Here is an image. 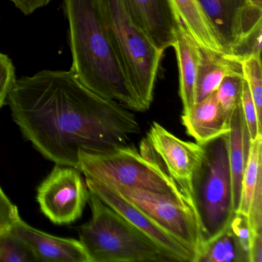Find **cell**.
<instances>
[{
    "mask_svg": "<svg viewBox=\"0 0 262 262\" xmlns=\"http://www.w3.org/2000/svg\"><path fill=\"white\" fill-rule=\"evenodd\" d=\"M113 50L142 107L150 108L164 52L138 27L124 0H96Z\"/></svg>",
    "mask_w": 262,
    "mask_h": 262,
    "instance_id": "cell-3",
    "label": "cell"
},
{
    "mask_svg": "<svg viewBox=\"0 0 262 262\" xmlns=\"http://www.w3.org/2000/svg\"><path fill=\"white\" fill-rule=\"evenodd\" d=\"M230 116L222 110L213 93L183 113L182 120L187 133L202 145L228 134Z\"/></svg>",
    "mask_w": 262,
    "mask_h": 262,
    "instance_id": "cell-13",
    "label": "cell"
},
{
    "mask_svg": "<svg viewBox=\"0 0 262 262\" xmlns=\"http://www.w3.org/2000/svg\"><path fill=\"white\" fill-rule=\"evenodd\" d=\"M91 219L79 228L90 262L170 261L142 231L90 191Z\"/></svg>",
    "mask_w": 262,
    "mask_h": 262,
    "instance_id": "cell-5",
    "label": "cell"
},
{
    "mask_svg": "<svg viewBox=\"0 0 262 262\" xmlns=\"http://www.w3.org/2000/svg\"><path fill=\"white\" fill-rule=\"evenodd\" d=\"M214 27L225 55L229 54L243 34L246 0H199Z\"/></svg>",
    "mask_w": 262,
    "mask_h": 262,
    "instance_id": "cell-14",
    "label": "cell"
},
{
    "mask_svg": "<svg viewBox=\"0 0 262 262\" xmlns=\"http://www.w3.org/2000/svg\"><path fill=\"white\" fill-rule=\"evenodd\" d=\"M16 80V69L13 61L7 55L0 52V110L7 103Z\"/></svg>",
    "mask_w": 262,
    "mask_h": 262,
    "instance_id": "cell-26",
    "label": "cell"
},
{
    "mask_svg": "<svg viewBox=\"0 0 262 262\" xmlns=\"http://www.w3.org/2000/svg\"><path fill=\"white\" fill-rule=\"evenodd\" d=\"M242 71L240 62L200 47V59L195 85V103L215 93L228 75Z\"/></svg>",
    "mask_w": 262,
    "mask_h": 262,
    "instance_id": "cell-18",
    "label": "cell"
},
{
    "mask_svg": "<svg viewBox=\"0 0 262 262\" xmlns=\"http://www.w3.org/2000/svg\"><path fill=\"white\" fill-rule=\"evenodd\" d=\"M247 216L252 233H262V177L256 185Z\"/></svg>",
    "mask_w": 262,
    "mask_h": 262,
    "instance_id": "cell-29",
    "label": "cell"
},
{
    "mask_svg": "<svg viewBox=\"0 0 262 262\" xmlns=\"http://www.w3.org/2000/svg\"><path fill=\"white\" fill-rule=\"evenodd\" d=\"M229 125L230 130L227 134L228 157L232 184L233 205L236 212L240 202L242 178L251 142L242 114L241 102L231 113Z\"/></svg>",
    "mask_w": 262,
    "mask_h": 262,
    "instance_id": "cell-16",
    "label": "cell"
},
{
    "mask_svg": "<svg viewBox=\"0 0 262 262\" xmlns=\"http://www.w3.org/2000/svg\"><path fill=\"white\" fill-rule=\"evenodd\" d=\"M37 261L28 245L11 231L0 233V262Z\"/></svg>",
    "mask_w": 262,
    "mask_h": 262,
    "instance_id": "cell-21",
    "label": "cell"
},
{
    "mask_svg": "<svg viewBox=\"0 0 262 262\" xmlns=\"http://www.w3.org/2000/svg\"><path fill=\"white\" fill-rule=\"evenodd\" d=\"M243 83L242 72H235L228 75L214 93L219 105L229 116L241 102Z\"/></svg>",
    "mask_w": 262,
    "mask_h": 262,
    "instance_id": "cell-22",
    "label": "cell"
},
{
    "mask_svg": "<svg viewBox=\"0 0 262 262\" xmlns=\"http://www.w3.org/2000/svg\"><path fill=\"white\" fill-rule=\"evenodd\" d=\"M20 219L17 207L6 195L0 187V233L10 231Z\"/></svg>",
    "mask_w": 262,
    "mask_h": 262,
    "instance_id": "cell-28",
    "label": "cell"
},
{
    "mask_svg": "<svg viewBox=\"0 0 262 262\" xmlns=\"http://www.w3.org/2000/svg\"><path fill=\"white\" fill-rule=\"evenodd\" d=\"M10 231L28 245L37 261L90 262L79 240L47 234L33 228L21 219Z\"/></svg>",
    "mask_w": 262,
    "mask_h": 262,
    "instance_id": "cell-12",
    "label": "cell"
},
{
    "mask_svg": "<svg viewBox=\"0 0 262 262\" xmlns=\"http://www.w3.org/2000/svg\"><path fill=\"white\" fill-rule=\"evenodd\" d=\"M146 139L170 176L191 197V179L203 154L202 145L179 139L156 122Z\"/></svg>",
    "mask_w": 262,
    "mask_h": 262,
    "instance_id": "cell-10",
    "label": "cell"
},
{
    "mask_svg": "<svg viewBox=\"0 0 262 262\" xmlns=\"http://www.w3.org/2000/svg\"><path fill=\"white\" fill-rule=\"evenodd\" d=\"M72 53L70 71L84 85L128 110L142 111L113 50L96 0H63Z\"/></svg>",
    "mask_w": 262,
    "mask_h": 262,
    "instance_id": "cell-2",
    "label": "cell"
},
{
    "mask_svg": "<svg viewBox=\"0 0 262 262\" xmlns=\"http://www.w3.org/2000/svg\"><path fill=\"white\" fill-rule=\"evenodd\" d=\"M246 7L253 10H262V0H246Z\"/></svg>",
    "mask_w": 262,
    "mask_h": 262,
    "instance_id": "cell-32",
    "label": "cell"
},
{
    "mask_svg": "<svg viewBox=\"0 0 262 262\" xmlns=\"http://www.w3.org/2000/svg\"><path fill=\"white\" fill-rule=\"evenodd\" d=\"M172 47L179 67V96L183 105V113H186L195 103L200 47L182 24Z\"/></svg>",
    "mask_w": 262,
    "mask_h": 262,
    "instance_id": "cell-15",
    "label": "cell"
},
{
    "mask_svg": "<svg viewBox=\"0 0 262 262\" xmlns=\"http://www.w3.org/2000/svg\"><path fill=\"white\" fill-rule=\"evenodd\" d=\"M228 228L237 239L244 251L248 254L250 242L252 236L248 216L242 213L235 212L230 222ZM249 258V257H248Z\"/></svg>",
    "mask_w": 262,
    "mask_h": 262,
    "instance_id": "cell-27",
    "label": "cell"
},
{
    "mask_svg": "<svg viewBox=\"0 0 262 262\" xmlns=\"http://www.w3.org/2000/svg\"><path fill=\"white\" fill-rule=\"evenodd\" d=\"M90 190L81 171L74 167L56 165L37 189L42 212L54 224L73 223L82 216Z\"/></svg>",
    "mask_w": 262,
    "mask_h": 262,
    "instance_id": "cell-8",
    "label": "cell"
},
{
    "mask_svg": "<svg viewBox=\"0 0 262 262\" xmlns=\"http://www.w3.org/2000/svg\"><path fill=\"white\" fill-rule=\"evenodd\" d=\"M7 103L24 137L56 165L78 168L81 153L108 152L141 133L128 108L96 94L70 70L16 79Z\"/></svg>",
    "mask_w": 262,
    "mask_h": 262,
    "instance_id": "cell-1",
    "label": "cell"
},
{
    "mask_svg": "<svg viewBox=\"0 0 262 262\" xmlns=\"http://www.w3.org/2000/svg\"><path fill=\"white\" fill-rule=\"evenodd\" d=\"M241 107L242 114L245 119V124L248 128L251 142L255 140L256 138L262 136V123L257 117L255 105L253 102L249 89L244 79L243 89L241 96Z\"/></svg>",
    "mask_w": 262,
    "mask_h": 262,
    "instance_id": "cell-25",
    "label": "cell"
},
{
    "mask_svg": "<svg viewBox=\"0 0 262 262\" xmlns=\"http://www.w3.org/2000/svg\"><path fill=\"white\" fill-rule=\"evenodd\" d=\"M248 257L249 262H262V233H252Z\"/></svg>",
    "mask_w": 262,
    "mask_h": 262,
    "instance_id": "cell-31",
    "label": "cell"
},
{
    "mask_svg": "<svg viewBox=\"0 0 262 262\" xmlns=\"http://www.w3.org/2000/svg\"><path fill=\"white\" fill-rule=\"evenodd\" d=\"M24 15L33 14L38 9L47 7L52 0H9Z\"/></svg>",
    "mask_w": 262,
    "mask_h": 262,
    "instance_id": "cell-30",
    "label": "cell"
},
{
    "mask_svg": "<svg viewBox=\"0 0 262 262\" xmlns=\"http://www.w3.org/2000/svg\"><path fill=\"white\" fill-rule=\"evenodd\" d=\"M202 148V159L191 179V194L203 248L228 228L235 211L227 135L204 144Z\"/></svg>",
    "mask_w": 262,
    "mask_h": 262,
    "instance_id": "cell-6",
    "label": "cell"
},
{
    "mask_svg": "<svg viewBox=\"0 0 262 262\" xmlns=\"http://www.w3.org/2000/svg\"><path fill=\"white\" fill-rule=\"evenodd\" d=\"M110 185L192 251L196 262L202 251V234L197 216L188 204L160 193Z\"/></svg>",
    "mask_w": 262,
    "mask_h": 262,
    "instance_id": "cell-7",
    "label": "cell"
},
{
    "mask_svg": "<svg viewBox=\"0 0 262 262\" xmlns=\"http://www.w3.org/2000/svg\"><path fill=\"white\" fill-rule=\"evenodd\" d=\"M242 75L251 93L257 110V117L262 123L261 59L249 57L241 62Z\"/></svg>",
    "mask_w": 262,
    "mask_h": 262,
    "instance_id": "cell-24",
    "label": "cell"
},
{
    "mask_svg": "<svg viewBox=\"0 0 262 262\" xmlns=\"http://www.w3.org/2000/svg\"><path fill=\"white\" fill-rule=\"evenodd\" d=\"M85 183L89 190L104 203L154 242L170 261L194 262L192 251L142 210L124 199L116 188L89 178H85Z\"/></svg>",
    "mask_w": 262,
    "mask_h": 262,
    "instance_id": "cell-9",
    "label": "cell"
},
{
    "mask_svg": "<svg viewBox=\"0 0 262 262\" xmlns=\"http://www.w3.org/2000/svg\"><path fill=\"white\" fill-rule=\"evenodd\" d=\"M182 25L199 47L225 54L219 36L199 0H170Z\"/></svg>",
    "mask_w": 262,
    "mask_h": 262,
    "instance_id": "cell-17",
    "label": "cell"
},
{
    "mask_svg": "<svg viewBox=\"0 0 262 262\" xmlns=\"http://www.w3.org/2000/svg\"><path fill=\"white\" fill-rule=\"evenodd\" d=\"M262 20L241 36L227 57L236 62H242L249 57L260 58L261 55Z\"/></svg>",
    "mask_w": 262,
    "mask_h": 262,
    "instance_id": "cell-23",
    "label": "cell"
},
{
    "mask_svg": "<svg viewBox=\"0 0 262 262\" xmlns=\"http://www.w3.org/2000/svg\"><path fill=\"white\" fill-rule=\"evenodd\" d=\"M196 262H249V258L228 227L220 235L204 245Z\"/></svg>",
    "mask_w": 262,
    "mask_h": 262,
    "instance_id": "cell-19",
    "label": "cell"
},
{
    "mask_svg": "<svg viewBox=\"0 0 262 262\" xmlns=\"http://www.w3.org/2000/svg\"><path fill=\"white\" fill-rule=\"evenodd\" d=\"M78 169L85 178L102 183L171 196L194 211L191 196L170 176L147 139L141 151L128 145L101 154L81 153Z\"/></svg>",
    "mask_w": 262,
    "mask_h": 262,
    "instance_id": "cell-4",
    "label": "cell"
},
{
    "mask_svg": "<svg viewBox=\"0 0 262 262\" xmlns=\"http://www.w3.org/2000/svg\"><path fill=\"white\" fill-rule=\"evenodd\" d=\"M262 177V136L251 142L241 186L240 202L236 212L248 215L250 204L259 179Z\"/></svg>",
    "mask_w": 262,
    "mask_h": 262,
    "instance_id": "cell-20",
    "label": "cell"
},
{
    "mask_svg": "<svg viewBox=\"0 0 262 262\" xmlns=\"http://www.w3.org/2000/svg\"><path fill=\"white\" fill-rule=\"evenodd\" d=\"M138 27L162 51L172 47L182 23L170 0H124Z\"/></svg>",
    "mask_w": 262,
    "mask_h": 262,
    "instance_id": "cell-11",
    "label": "cell"
}]
</instances>
